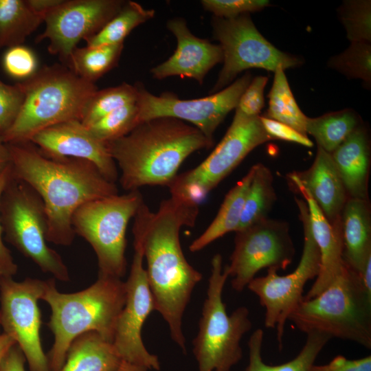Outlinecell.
<instances>
[{"mask_svg":"<svg viewBox=\"0 0 371 371\" xmlns=\"http://www.w3.org/2000/svg\"><path fill=\"white\" fill-rule=\"evenodd\" d=\"M143 203L137 190L91 201L74 213L73 229L92 247L98 276L121 279L126 274V229Z\"/></svg>","mask_w":371,"mask_h":371,"instance_id":"8","label":"cell"},{"mask_svg":"<svg viewBox=\"0 0 371 371\" xmlns=\"http://www.w3.org/2000/svg\"><path fill=\"white\" fill-rule=\"evenodd\" d=\"M21 83L25 100L16 120L1 137L6 144L28 142L50 126L80 121L87 102L98 90L94 83L58 65L42 68Z\"/></svg>","mask_w":371,"mask_h":371,"instance_id":"5","label":"cell"},{"mask_svg":"<svg viewBox=\"0 0 371 371\" xmlns=\"http://www.w3.org/2000/svg\"><path fill=\"white\" fill-rule=\"evenodd\" d=\"M30 8L35 13L45 16L61 4L64 0H25Z\"/></svg>","mask_w":371,"mask_h":371,"instance_id":"45","label":"cell"},{"mask_svg":"<svg viewBox=\"0 0 371 371\" xmlns=\"http://www.w3.org/2000/svg\"><path fill=\"white\" fill-rule=\"evenodd\" d=\"M330 155L348 197L368 199L370 150L368 135L363 125L355 130Z\"/></svg>","mask_w":371,"mask_h":371,"instance_id":"22","label":"cell"},{"mask_svg":"<svg viewBox=\"0 0 371 371\" xmlns=\"http://www.w3.org/2000/svg\"><path fill=\"white\" fill-rule=\"evenodd\" d=\"M289 179L306 202L311 233L320 254L319 273L308 293L303 297V300H306L315 297L329 286L345 267L341 220L330 224L308 190L293 173L289 175Z\"/></svg>","mask_w":371,"mask_h":371,"instance_id":"20","label":"cell"},{"mask_svg":"<svg viewBox=\"0 0 371 371\" xmlns=\"http://www.w3.org/2000/svg\"><path fill=\"white\" fill-rule=\"evenodd\" d=\"M272 140L260 116L236 109L232 122L210 155L195 168L177 174L168 186L172 196L199 204L256 147Z\"/></svg>","mask_w":371,"mask_h":371,"instance_id":"10","label":"cell"},{"mask_svg":"<svg viewBox=\"0 0 371 371\" xmlns=\"http://www.w3.org/2000/svg\"><path fill=\"white\" fill-rule=\"evenodd\" d=\"M153 9L126 1L120 10L95 34L86 38L87 47L124 43V38L138 25L154 17Z\"/></svg>","mask_w":371,"mask_h":371,"instance_id":"31","label":"cell"},{"mask_svg":"<svg viewBox=\"0 0 371 371\" xmlns=\"http://www.w3.org/2000/svg\"><path fill=\"white\" fill-rule=\"evenodd\" d=\"M201 3L214 16L225 19L259 11L269 5L267 0H203Z\"/></svg>","mask_w":371,"mask_h":371,"instance_id":"39","label":"cell"},{"mask_svg":"<svg viewBox=\"0 0 371 371\" xmlns=\"http://www.w3.org/2000/svg\"><path fill=\"white\" fill-rule=\"evenodd\" d=\"M167 27L177 38V48L168 60L150 69L153 77L161 80L177 76L202 85L208 71L223 60L221 46L194 35L183 18L168 20Z\"/></svg>","mask_w":371,"mask_h":371,"instance_id":"19","label":"cell"},{"mask_svg":"<svg viewBox=\"0 0 371 371\" xmlns=\"http://www.w3.org/2000/svg\"><path fill=\"white\" fill-rule=\"evenodd\" d=\"M288 320L306 334L319 333L371 348V297L359 273L346 263L329 286L302 300Z\"/></svg>","mask_w":371,"mask_h":371,"instance_id":"6","label":"cell"},{"mask_svg":"<svg viewBox=\"0 0 371 371\" xmlns=\"http://www.w3.org/2000/svg\"><path fill=\"white\" fill-rule=\"evenodd\" d=\"M41 300L51 308L48 327L54 342L47 357L50 371H60L67 351L78 336L95 332L113 343L118 317L126 300V284L120 278L98 276L89 287L74 293H63L54 278L45 280Z\"/></svg>","mask_w":371,"mask_h":371,"instance_id":"4","label":"cell"},{"mask_svg":"<svg viewBox=\"0 0 371 371\" xmlns=\"http://www.w3.org/2000/svg\"><path fill=\"white\" fill-rule=\"evenodd\" d=\"M267 81L268 78L262 76L251 79L235 109L247 116H258L265 105L264 89Z\"/></svg>","mask_w":371,"mask_h":371,"instance_id":"40","label":"cell"},{"mask_svg":"<svg viewBox=\"0 0 371 371\" xmlns=\"http://www.w3.org/2000/svg\"><path fill=\"white\" fill-rule=\"evenodd\" d=\"M368 199L348 198L341 214L344 259L358 273L371 258V217Z\"/></svg>","mask_w":371,"mask_h":371,"instance_id":"23","label":"cell"},{"mask_svg":"<svg viewBox=\"0 0 371 371\" xmlns=\"http://www.w3.org/2000/svg\"><path fill=\"white\" fill-rule=\"evenodd\" d=\"M122 0H64L44 17L45 26L37 42L49 41L47 49L68 62L81 40L98 33L122 8Z\"/></svg>","mask_w":371,"mask_h":371,"instance_id":"17","label":"cell"},{"mask_svg":"<svg viewBox=\"0 0 371 371\" xmlns=\"http://www.w3.org/2000/svg\"><path fill=\"white\" fill-rule=\"evenodd\" d=\"M134 249L130 274L125 282V304L112 344L122 361L158 371L159 360L147 350L142 338L143 325L155 311V304L143 265V253L138 247H134Z\"/></svg>","mask_w":371,"mask_h":371,"instance_id":"16","label":"cell"},{"mask_svg":"<svg viewBox=\"0 0 371 371\" xmlns=\"http://www.w3.org/2000/svg\"><path fill=\"white\" fill-rule=\"evenodd\" d=\"M1 224L8 240L43 272L60 281L70 280L60 254L47 245V216L39 195L27 183L12 177L1 199Z\"/></svg>","mask_w":371,"mask_h":371,"instance_id":"9","label":"cell"},{"mask_svg":"<svg viewBox=\"0 0 371 371\" xmlns=\"http://www.w3.org/2000/svg\"><path fill=\"white\" fill-rule=\"evenodd\" d=\"M294 255L286 222L267 218L236 232L230 263L226 265L232 289L242 292L262 269H286Z\"/></svg>","mask_w":371,"mask_h":371,"instance_id":"13","label":"cell"},{"mask_svg":"<svg viewBox=\"0 0 371 371\" xmlns=\"http://www.w3.org/2000/svg\"><path fill=\"white\" fill-rule=\"evenodd\" d=\"M15 344V341L10 336L4 333H0V362Z\"/></svg>","mask_w":371,"mask_h":371,"instance_id":"47","label":"cell"},{"mask_svg":"<svg viewBox=\"0 0 371 371\" xmlns=\"http://www.w3.org/2000/svg\"><path fill=\"white\" fill-rule=\"evenodd\" d=\"M10 164V155L8 145L0 137V174Z\"/></svg>","mask_w":371,"mask_h":371,"instance_id":"48","label":"cell"},{"mask_svg":"<svg viewBox=\"0 0 371 371\" xmlns=\"http://www.w3.org/2000/svg\"><path fill=\"white\" fill-rule=\"evenodd\" d=\"M105 144L120 169L122 188L130 192L145 186H168L189 155L214 143L186 122L161 117L143 122Z\"/></svg>","mask_w":371,"mask_h":371,"instance_id":"3","label":"cell"},{"mask_svg":"<svg viewBox=\"0 0 371 371\" xmlns=\"http://www.w3.org/2000/svg\"><path fill=\"white\" fill-rule=\"evenodd\" d=\"M43 21L25 0H0V48L22 45Z\"/></svg>","mask_w":371,"mask_h":371,"instance_id":"28","label":"cell"},{"mask_svg":"<svg viewBox=\"0 0 371 371\" xmlns=\"http://www.w3.org/2000/svg\"><path fill=\"white\" fill-rule=\"evenodd\" d=\"M254 171L255 165L228 192L213 221L190 245V251H199L223 235L231 232H236Z\"/></svg>","mask_w":371,"mask_h":371,"instance_id":"25","label":"cell"},{"mask_svg":"<svg viewBox=\"0 0 371 371\" xmlns=\"http://www.w3.org/2000/svg\"><path fill=\"white\" fill-rule=\"evenodd\" d=\"M250 72L212 95L204 98L182 100L170 92L155 95L142 85H137L136 101L139 124L161 117H170L188 122L197 128L214 143V134L226 115L236 109L240 95L251 80Z\"/></svg>","mask_w":371,"mask_h":371,"instance_id":"14","label":"cell"},{"mask_svg":"<svg viewBox=\"0 0 371 371\" xmlns=\"http://www.w3.org/2000/svg\"><path fill=\"white\" fill-rule=\"evenodd\" d=\"M0 328H1V327H0Z\"/></svg>","mask_w":371,"mask_h":371,"instance_id":"50","label":"cell"},{"mask_svg":"<svg viewBox=\"0 0 371 371\" xmlns=\"http://www.w3.org/2000/svg\"><path fill=\"white\" fill-rule=\"evenodd\" d=\"M12 177L10 164L0 174V203L3 193ZM3 227L0 221V276H14L17 265L14 262L10 250L5 247L2 238Z\"/></svg>","mask_w":371,"mask_h":371,"instance_id":"42","label":"cell"},{"mask_svg":"<svg viewBox=\"0 0 371 371\" xmlns=\"http://www.w3.org/2000/svg\"><path fill=\"white\" fill-rule=\"evenodd\" d=\"M263 337L261 328L251 335L248 341V363L243 371H311L318 355L331 339L319 333H308L303 347L294 358L279 365H269L262 357Z\"/></svg>","mask_w":371,"mask_h":371,"instance_id":"26","label":"cell"},{"mask_svg":"<svg viewBox=\"0 0 371 371\" xmlns=\"http://www.w3.org/2000/svg\"><path fill=\"white\" fill-rule=\"evenodd\" d=\"M308 190L330 224L341 220L348 195L330 153L317 146L311 166L293 172Z\"/></svg>","mask_w":371,"mask_h":371,"instance_id":"21","label":"cell"},{"mask_svg":"<svg viewBox=\"0 0 371 371\" xmlns=\"http://www.w3.org/2000/svg\"><path fill=\"white\" fill-rule=\"evenodd\" d=\"M147 368L122 361L116 371H148Z\"/></svg>","mask_w":371,"mask_h":371,"instance_id":"49","label":"cell"},{"mask_svg":"<svg viewBox=\"0 0 371 371\" xmlns=\"http://www.w3.org/2000/svg\"><path fill=\"white\" fill-rule=\"evenodd\" d=\"M213 36L223 53V66L212 93L227 87L244 70L260 68L275 71L297 67L302 60L284 53L269 42L257 30L249 13L225 19L214 16Z\"/></svg>","mask_w":371,"mask_h":371,"instance_id":"12","label":"cell"},{"mask_svg":"<svg viewBox=\"0 0 371 371\" xmlns=\"http://www.w3.org/2000/svg\"><path fill=\"white\" fill-rule=\"evenodd\" d=\"M122 363L112 343L88 332L71 343L60 371H116Z\"/></svg>","mask_w":371,"mask_h":371,"instance_id":"24","label":"cell"},{"mask_svg":"<svg viewBox=\"0 0 371 371\" xmlns=\"http://www.w3.org/2000/svg\"><path fill=\"white\" fill-rule=\"evenodd\" d=\"M24 100L25 93L21 82L10 85L0 80V137L16 120Z\"/></svg>","mask_w":371,"mask_h":371,"instance_id":"37","label":"cell"},{"mask_svg":"<svg viewBox=\"0 0 371 371\" xmlns=\"http://www.w3.org/2000/svg\"><path fill=\"white\" fill-rule=\"evenodd\" d=\"M199 204L170 196L156 212L144 202L134 216V247L146 258L148 286L157 311L168 324L172 339L186 353L182 319L202 274L186 260L180 243L182 227H193Z\"/></svg>","mask_w":371,"mask_h":371,"instance_id":"1","label":"cell"},{"mask_svg":"<svg viewBox=\"0 0 371 371\" xmlns=\"http://www.w3.org/2000/svg\"><path fill=\"white\" fill-rule=\"evenodd\" d=\"M311 371H371V356L349 359L343 355H338L328 363H315Z\"/></svg>","mask_w":371,"mask_h":371,"instance_id":"43","label":"cell"},{"mask_svg":"<svg viewBox=\"0 0 371 371\" xmlns=\"http://www.w3.org/2000/svg\"><path fill=\"white\" fill-rule=\"evenodd\" d=\"M329 67L348 78H359L367 84L371 81L370 42H351L342 53L330 58Z\"/></svg>","mask_w":371,"mask_h":371,"instance_id":"35","label":"cell"},{"mask_svg":"<svg viewBox=\"0 0 371 371\" xmlns=\"http://www.w3.org/2000/svg\"><path fill=\"white\" fill-rule=\"evenodd\" d=\"M25 357L19 347L15 344L0 362V371H25Z\"/></svg>","mask_w":371,"mask_h":371,"instance_id":"44","label":"cell"},{"mask_svg":"<svg viewBox=\"0 0 371 371\" xmlns=\"http://www.w3.org/2000/svg\"><path fill=\"white\" fill-rule=\"evenodd\" d=\"M30 142L47 157L87 160L109 181L115 183L118 179L117 165L106 144L96 139L79 120L67 121L45 128Z\"/></svg>","mask_w":371,"mask_h":371,"instance_id":"18","label":"cell"},{"mask_svg":"<svg viewBox=\"0 0 371 371\" xmlns=\"http://www.w3.org/2000/svg\"><path fill=\"white\" fill-rule=\"evenodd\" d=\"M295 200L304 230L303 250L298 265L286 276L278 275L274 268L267 269L265 276L255 277L247 286L265 308V326L276 328L280 350L283 347L286 322L302 301L306 284L316 278L320 268V254L311 233L306 202L297 198Z\"/></svg>","mask_w":371,"mask_h":371,"instance_id":"11","label":"cell"},{"mask_svg":"<svg viewBox=\"0 0 371 371\" xmlns=\"http://www.w3.org/2000/svg\"><path fill=\"white\" fill-rule=\"evenodd\" d=\"M274 73L272 87L268 95L269 107L265 117L285 124L307 136L306 126L308 117L297 105L284 70L279 67Z\"/></svg>","mask_w":371,"mask_h":371,"instance_id":"32","label":"cell"},{"mask_svg":"<svg viewBox=\"0 0 371 371\" xmlns=\"http://www.w3.org/2000/svg\"><path fill=\"white\" fill-rule=\"evenodd\" d=\"M260 120L267 134L272 140L280 139L299 144L306 147H312L313 145L308 136L301 134L285 124L265 116H260Z\"/></svg>","mask_w":371,"mask_h":371,"instance_id":"41","label":"cell"},{"mask_svg":"<svg viewBox=\"0 0 371 371\" xmlns=\"http://www.w3.org/2000/svg\"><path fill=\"white\" fill-rule=\"evenodd\" d=\"M139 124V109L135 102L114 110L87 128L96 139L106 144L125 136Z\"/></svg>","mask_w":371,"mask_h":371,"instance_id":"34","label":"cell"},{"mask_svg":"<svg viewBox=\"0 0 371 371\" xmlns=\"http://www.w3.org/2000/svg\"><path fill=\"white\" fill-rule=\"evenodd\" d=\"M45 280L26 278L21 282L0 276V327L23 353L30 371H50L40 337L41 300Z\"/></svg>","mask_w":371,"mask_h":371,"instance_id":"15","label":"cell"},{"mask_svg":"<svg viewBox=\"0 0 371 371\" xmlns=\"http://www.w3.org/2000/svg\"><path fill=\"white\" fill-rule=\"evenodd\" d=\"M339 19L350 42L371 41V1H344L338 9Z\"/></svg>","mask_w":371,"mask_h":371,"instance_id":"36","label":"cell"},{"mask_svg":"<svg viewBox=\"0 0 371 371\" xmlns=\"http://www.w3.org/2000/svg\"><path fill=\"white\" fill-rule=\"evenodd\" d=\"M228 278L221 255L215 254L211 260L199 331L192 342L198 371H231L243 358L240 341L251 330L252 323L246 306H239L227 314L222 294Z\"/></svg>","mask_w":371,"mask_h":371,"instance_id":"7","label":"cell"},{"mask_svg":"<svg viewBox=\"0 0 371 371\" xmlns=\"http://www.w3.org/2000/svg\"><path fill=\"white\" fill-rule=\"evenodd\" d=\"M37 59L27 47L16 45L8 48L3 58L5 72L18 79H27L37 71Z\"/></svg>","mask_w":371,"mask_h":371,"instance_id":"38","label":"cell"},{"mask_svg":"<svg viewBox=\"0 0 371 371\" xmlns=\"http://www.w3.org/2000/svg\"><path fill=\"white\" fill-rule=\"evenodd\" d=\"M137 95V85L126 82L115 87L97 90L87 102L80 122L88 128L114 110L135 102Z\"/></svg>","mask_w":371,"mask_h":371,"instance_id":"33","label":"cell"},{"mask_svg":"<svg viewBox=\"0 0 371 371\" xmlns=\"http://www.w3.org/2000/svg\"><path fill=\"white\" fill-rule=\"evenodd\" d=\"M124 43L97 47H76L71 54L69 69L81 78L94 83L118 63Z\"/></svg>","mask_w":371,"mask_h":371,"instance_id":"29","label":"cell"},{"mask_svg":"<svg viewBox=\"0 0 371 371\" xmlns=\"http://www.w3.org/2000/svg\"><path fill=\"white\" fill-rule=\"evenodd\" d=\"M273 181L269 168L262 164H255L254 174L236 232L268 218L267 215L276 199Z\"/></svg>","mask_w":371,"mask_h":371,"instance_id":"30","label":"cell"},{"mask_svg":"<svg viewBox=\"0 0 371 371\" xmlns=\"http://www.w3.org/2000/svg\"><path fill=\"white\" fill-rule=\"evenodd\" d=\"M359 275L365 291L371 297V258L367 260Z\"/></svg>","mask_w":371,"mask_h":371,"instance_id":"46","label":"cell"},{"mask_svg":"<svg viewBox=\"0 0 371 371\" xmlns=\"http://www.w3.org/2000/svg\"><path fill=\"white\" fill-rule=\"evenodd\" d=\"M361 125L359 115L351 109H345L308 117L306 131L315 138L318 147L331 153Z\"/></svg>","mask_w":371,"mask_h":371,"instance_id":"27","label":"cell"},{"mask_svg":"<svg viewBox=\"0 0 371 371\" xmlns=\"http://www.w3.org/2000/svg\"><path fill=\"white\" fill-rule=\"evenodd\" d=\"M12 175L29 185L45 207L47 242L70 245L75 232V211L93 200L115 195V183L106 179L92 163L76 158H52L30 142L7 144Z\"/></svg>","mask_w":371,"mask_h":371,"instance_id":"2","label":"cell"}]
</instances>
